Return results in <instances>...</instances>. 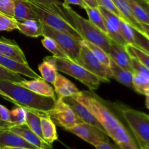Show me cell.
<instances>
[{
  "mask_svg": "<svg viewBox=\"0 0 149 149\" xmlns=\"http://www.w3.org/2000/svg\"><path fill=\"white\" fill-rule=\"evenodd\" d=\"M9 129L15 133L17 134L22 138H24L26 141L34 146L38 149H52V146L50 144H48L43 139L38 136L36 133L33 132L29 127L26 124L21 125H13Z\"/></svg>",
  "mask_w": 149,
  "mask_h": 149,
  "instance_id": "cell-14",
  "label": "cell"
},
{
  "mask_svg": "<svg viewBox=\"0 0 149 149\" xmlns=\"http://www.w3.org/2000/svg\"><path fill=\"white\" fill-rule=\"evenodd\" d=\"M65 131L74 134L93 146L102 142H109V138L106 132L89 124L81 122L72 127L65 129Z\"/></svg>",
  "mask_w": 149,
  "mask_h": 149,
  "instance_id": "cell-10",
  "label": "cell"
},
{
  "mask_svg": "<svg viewBox=\"0 0 149 149\" xmlns=\"http://www.w3.org/2000/svg\"><path fill=\"white\" fill-rule=\"evenodd\" d=\"M128 1L135 18L141 23L149 24V16L145 9L136 0H128Z\"/></svg>",
  "mask_w": 149,
  "mask_h": 149,
  "instance_id": "cell-34",
  "label": "cell"
},
{
  "mask_svg": "<svg viewBox=\"0 0 149 149\" xmlns=\"http://www.w3.org/2000/svg\"><path fill=\"white\" fill-rule=\"evenodd\" d=\"M121 149H139L130 132L122 122L109 135Z\"/></svg>",
  "mask_w": 149,
  "mask_h": 149,
  "instance_id": "cell-17",
  "label": "cell"
},
{
  "mask_svg": "<svg viewBox=\"0 0 149 149\" xmlns=\"http://www.w3.org/2000/svg\"><path fill=\"white\" fill-rule=\"evenodd\" d=\"M63 7L71 18L74 27L81 35L83 40H87L97 45L109 54L111 47L110 38L95 26L90 20L85 19L74 11L69 4L63 2Z\"/></svg>",
  "mask_w": 149,
  "mask_h": 149,
  "instance_id": "cell-2",
  "label": "cell"
},
{
  "mask_svg": "<svg viewBox=\"0 0 149 149\" xmlns=\"http://www.w3.org/2000/svg\"><path fill=\"white\" fill-rule=\"evenodd\" d=\"M98 9L104 17L108 36L119 45L125 47L127 42H125L121 31L120 17L103 7H98Z\"/></svg>",
  "mask_w": 149,
  "mask_h": 149,
  "instance_id": "cell-11",
  "label": "cell"
},
{
  "mask_svg": "<svg viewBox=\"0 0 149 149\" xmlns=\"http://www.w3.org/2000/svg\"><path fill=\"white\" fill-rule=\"evenodd\" d=\"M110 45L111 47L109 53L110 58L123 69L134 72L131 57L126 51L125 47L119 45L112 39L110 40Z\"/></svg>",
  "mask_w": 149,
  "mask_h": 149,
  "instance_id": "cell-15",
  "label": "cell"
},
{
  "mask_svg": "<svg viewBox=\"0 0 149 149\" xmlns=\"http://www.w3.org/2000/svg\"><path fill=\"white\" fill-rule=\"evenodd\" d=\"M109 67L111 70L113 79H115L119 83L127 86V87L132 88L133 72L121 68L111 58L110 66Z\"/></svg>",
  "mask_w": 149,
  "mask_h": 149,
  "instance_id": "cell-27",
  "label": "cell"
},
{
  "mask_svg": "<svg viewBox=\"0 0 149 149\" xmlns=\"http://www.w3.org/2000/svg\"><path fill=\"white\" fill-rule=\"evenodd\" d=\"M36 111L40 116L44 141L48 144L52 145V143L58 138L55 124L52 120L47 111L45 112L40 111Z\"/></svg>",
  "mask_w": 149,
  "mask_h": 149,
  "instance_id": "cell-20",
  "label": "cell"
},
{
  "mask_svg": "<svg viewBox=\"0 0 149 149\" xmlns=\"http://www.w3.org/2000/svg\"><path fill=\"white\" fill-rule=\"evenodd\" d=\"M141 24H142L143 29V34L149 39V24H145V23H141Z\"/></svg>",
  "mask_w": 149,
  "mask_h": 149,
  "instance_id": "cell-50",
  "label": "cell"
},
{
  "mask_svg": "<svg viewBox=\"0 0 149 149\" xmlns=\"http://www.w3.org/2000/svg\"><path fill=\"white\" fill-rule=\"evenodd\" d=\"M27 1L39 4L41 7H44L49 11L52 12L54 14L61 17L64 20H66L68 23H70L71 26H74L72 20L64 10L63 7V3L59 0H27Z\"/></svg>",
  "mask_w": 149,
  "mask_h": 149,
  "instance_id": "cell-24",
  "label": "cell"
},
{
  "mask_svg": "<svg viewBox=\"0 0 149 149\" xmlns=\"http://www.w3.org/2000/svg\"><path fill=\"white\" fill-rule=\"evenodd\" d=\"M125 49L130 56L138 60L141 63L149 69V55L135 45L127 44Z\"/></svg>",
  "mask_w": 149,
  "mask_h": 149,
  "instance_id": "cell-31",
  "label": "cell"
},
{
  "mask_svg": "<svg viewBox=\"0 0 149 149\" xmlns=\"http://www.w3.org/2000/svg\"><path fill=\"white\" fill-rule=\"evenodd\" d=\"M80 44L81 47L77 61V63L97 77H100L103 82H109L110 79H113L110 67L102 63L84 45L82 40L80 41Z\"/></svg>",
  "mask_w": 149,
  "mask_h": 149,
  "instance_id": "cell-6",
  "label": "cell"
},
{
  "mask_svg": "<svg viewBox=\"0 0 149 149\" xmlns=\"http://www.w3.org/2000/svg\"><path fill=\"white\" fill-rule=\"evenodd\" d=\"M131 61H132V65L133 68V71H137V72L142 73V74H146V75L149 77V69L144 66L142 63L139 62L138 60L131 57Z\"/></svg>",
  "mask_w": 149,
  "mask_h": 149,
  "instance_id": "cell-42",
  "label": "cell"
},
{
  "mask_svg": "<svg viewBox=\"0 0 149 149\" xmlns=\"http://www.w3.org/2000/svg\"><path fill=\"white\" fill-rule=\"evenodd\" d=\"M0 149H13V148H10V147H1Z\"/></svg>",
  "mask_w": 149,
  "mask_h": 149,
  "instance_id": "cell-52",
  "label": "cell"
},
{
  "mask_svg": "<svg viewBox=\"0 0 149 149\" xmlns=\"http://www.w3.org/2000/svg\"><path fill=\"white\" fill-rule=\"evenodd\" d=\"M72 96L94 115L104 127L108 136L121 122L104 104L88 93L80 91Z\"/></svg>",
  "mask_w": 149,
  "mask_h": 149,
  "instance_id": "cell-3",
  "label": "cell"
},
{
  "mask_svg": "<svg viewBox=\"0 0 149 149\" xmlns=\"http://www.w3.org/2000/svg\"><path fill=\"white\" fill-rule=\"evenodd\" d=\"M0 120L11 123L10 122V111H9L7 108L1 104H0Z\"/></svg>",
  "mask_w": 149,
  "mask_h": 149,
  "instance_id": "cell-43",
  "label": "cell"
},
{
  "mask_svg": "<svg viewBox=\"0 0 149 149\" xmlns=\"http://www.w3.org/2000/svg\"><path fill=\"white\" fill-rule=\"evenodd\" d=\"M64 3L67 4H75V5L80 6L83 9H84V7L87 6L83 0H64Z\"/></svg>",
  "mask_w": 149,
  "mask_h": 149,
  "instance_id": "cell-45",
  "label": "cell"
},
{
  "mask_svg": "<svg viewBox=\"0 0 149 149\" xmlns=\"http://www.w3.org/2000/svg\"><path fill=\"white\" fill-rule=\"evenodd\" d=\"M26 110L23 106H17L10 111V122L13 125H21L26 123Z\"/></svg>",
  "mask_w": 149,
  "mask_h": 149,
  "instance_id": "cell-35",
  "label": "cell"
},
{
  "mask_svg": "<svg viewBox=\"0 0 149 149\" xmlns=\"http://www.w3.org/2000/svg\"><path fill=\"white\" fill-rule=\"evenodd\" d=\"M120 26L122 34L127 44L135 45V29L122 18H120Z\"/></svg>",
  "mask_w": 149,
  "mask_h": 149,
  "instance_id": "cell-36",
  "label": "cell"
},
{
  "mask_svg": "<svg viewBox=\"0 0 149 149\" xmlns=\"http://www.w3.org/2000/svg\"><path fill=\"white\" fill-rule=\"evenodd\" d=\"M146 10V11L148 13V16H149V4L147 1H146L145 0H136Z\"/></svg>",
  "mask_w": 149,
  "mask_h": 149,
  "instance_id": "cell-48",
  "label": "cell"
},
{
  "mask_svg": "<svg viewBox=\"0 0 149 149\" xmlns=\"http://www.w3.org/2000/svg\"><path fill=\"white\" fill-rule=\"evenodd\" d=\"M39 71L42 74V78L53 85L58 74L55 57L47 56L45 58L43 62L39 65Z\"/></svg>",
  "mask_w": 149,
  "mask_h": 149,
  "instance_id": "cell-26",
  "label": "cell"
},
{
  "mask_svg": "<svg viewBox=\"0 0 149 149\" xmlns=\"http://www.w3.org/2000/svg\"><path fill=\"white\" fill-rule=\"evenodd\" d=\"M17 20L0 13V31H12L17 29Z\"/></svg>",
  "mask_w": 149,
  "mask_h": 149,
  "instance_id": "cell-37",
  "label": "cell"
},
{
  "mask_svg": "<svg viewBox=\"0 0 149 149\" xmlns=\"http://www.w3.org/2000/svg\"><path fill=\"white\" fill-rule=\"evenodd\" d=\"M64 101L68 103L71 109L74 110L76 114L81 120V122L84 123L89 124L90 125L98 128L99 130H102L103 132H106L104 127L102 126L101 124L99 121L94 116V115L87 109L84 106H83L81 103L77 101L73 96H68V97H63ZM107 134V133H106Z\"/></svg>",
  "mask_w": 149,
  "mask_h": 149,
  "instance_id": "cell-12",
  "label": "cell"
},
{
  "mask_svg": "<svg viewBox=\"0 0 149 149\" xmlns=\"http://www.w3.org/2000/svg\"><path fill=\"white\" fill-rule=\"evenodd\" d=\"M15 83L23 87H26L36 94L45 97L56 98L55 90L48 84L47 81H45L42 77L33 79V80L23 79L21 81H15Z\"/></svg>",
  "mask_w": 149,
  "mask_h": 149,
  "instance_id": "cell-13",
  "label": "cell"
},
{
  "mask_svg": "<svg viewBox=\"0 0 149 149\" xmlns=\"http://www.w3.org/2000/svg\"><path fill=\"white\" fill-rule=\"evenodd\" d=\"M13 148V149H31V148Z\"/></svg>",
  "mask_w": 149,
  "mask_h": 149,
  "instance_id": "cell-53",
  "label": "cell"
},
{
  "mask_svg": "<svg viewBox=\"0 0 149 149\" xmlns=\"http://www.w3.org/2000/svg\"><path fill=\"white\" fill-rule=\"evenodd\" d=\"M43 36H47L52 38L68 58L77 63L81 47L80 40L66 32L57 30L45 24H43Z\"/></svg>",
  "mask_w": 149,
  "mask_h": 149,
  "instance_id": "cell-8",
  "label": "cell"
},
{
  "mask_svg": "<svg viewBox=\"0 0 149 149\" xmlns=\"http://www.w3.org/2000/svg\"><path fill=\"white\" fill-rule=\"evenodd\" d=\"M84 45L89 48L90 51L94 54L95 56L103 64H104L106 66H110L111 58L109 55V54L103 50L101 47H100L97 45L92 43V42H88L87 40H82Z\"/></svg>",
  "mask_w": 149,
  "mask_h": 149,
  "instance_id": "cell-33",
  "label": "cell"
},
{
  "mask_svg": "<svg viewBox=\"0 0 149 149\" xmlns=\"http://www.w3.org/2000/svg\"><path fill=\"white\" fill-rule=\"evenodd\" d=\"M0 95H1V97H3V98L5 99V100H8V101L11 102V103H13V104L16 105V106H19L18 103H17V102H16L15 100H14V99H13L11 97H10V96H9L8 95L6 94V93H4V91H2V90H1V89H0Z\"/></svg>",
  "mask_w": 149,
  "mask_h": 149,
  "instance_id": "cell-46",
  "label": "cell"
},
{
  "mask_svg": "<svg viewBox=\"0 0 149 149\" xmlns=\"http://www.w3.org/2000/svg\"><path fill=\"white\" fill-rule=\"evenodd\" d=\"M139 149H148V148H140Z\"/></svg>",
  "mask_w": 149,
  "mask_h": 149,
  "instance_id": "cell-54",
  "label": "cell"
},
{
  "mask_svg": "<svg viewBox=\"0 0 149 149\" xmlns=\"http://www.w3.org/2000/svg\"><path fill=\"white\" fill-rule=\"evenodd\" d=\"M1 147L38 149L9 128L0 130V148Z\"/></svg>",
  "mask_w": 149,
  "mask_h": 149,
  "instance_id": "cell-16",
  "label": "cell"
},
{
  "mask_svg": "<svg viewBox=\"0 0 149 149\" xmlns=\"http://www.w3.org/2000/svg\"><path fill=\"white\" fill-rule=\"evenodd\" d=\"M28 1L30 4L32 10L34 12L35 14L37 16L38 19L43 24L47 25V26L57 29V30L66 32L79 40H83L81 35L77 31V29L74 26H71L70 23H68L66 20H65L60 16L54 14L47 9L41 7L39 4H36L35 3L31 2V1Z\"/></svg>",
  "mask_w": 149,
  "mask_h": 149,
  "instance_id": "cell-7",
  "label": "cell"
},
{
  "mask_svg": "<svg viewBox=\"0 0 149 149\" xmlns=\"http://www.w3.org/2000/svg\"><path fill=\"white\" fill-rule=\"evenodd\" d=\"M0 65L12 72L24 75L33 79L40 77L39 75H38L35 71H33L29 65L22 63L8 57L0 55Z\"/></svg>",
  "mask_w": 149,
  "mask_h": 149,
  "instance_id": "cell-19",
  "label": "cell"
},
{
  "mask_svg": "<svg viewBox=\"0 0 149 149\" xmlns=\"http://www.w3.org/2000/svg\"><path fill=\"white\" fill-rule=\"evenodd\" d=\"M26 109V108H25ZM26 114H27V119H26V125L29 127L33 131L34 133L42 139L44 140L43 135L42 131V124H41L40 116H39L35 110L26 109Z\"/></svg>",
  "mask_w": 149,
  "mask_h": 149,
  "instance_id": "cell-29",
  "label": "cell"
},
{
  "mask_svg": "<svg viewBox=\"0 0 149 149\" xmlns=\"http://www.w3.org/2000/svg\"><path fill=\"white\" fill-rule=\"evenodd\" d=\"M132 89L139 94L144 95L149 89V77L142 73L134 71L132 80Z\"/></svg>",
  "mask_w": 149,
  "mask_h": 149,
  "instance_id": "cell-30",
  "label": "cell"
},
{
  "mask_svg": "<svg viewBox=\"0 0 149 149\" xmlns=\"http://www.w3.org/2000/svg\"><path fill=\"white\" fill-rule=\"evenodd\" d=\"M135 46L138 47L141 49L149 55V39L142 33L135 30Z\"/></svg>",
  "mask_w": 149,
  "mask_h": 149,
  "instance_id": "cell-39",
  "label": "cell"
},
{
  "mask_svg": "<svg viewBox=\"0 0 149 149\" xmlns=\"http://www.w3.org/2000/svg\"><path fill=\"white\" fill-rule=\"evenodd\" d=\"M112 1L121 13L124 20L127 22L137 31L144 33L142 24L134 16L129 1L128 0H112Z\"/></svg>",
  "mask_w": 149,
  "mask_h": 149,
  "instance_id": "cell-21",
  "label": "cell"
},
{
  "mask_svg": "<svg viewBox=\"0 0 149 149\" xmlns=\"http://www.w3.org/2000/svg\"><path fill=\"white\" fill-rule=\"evenodd\" d=\"M119 110L140 148L149 149V115L129 108H121Z\"/></svg>",
  "mask_w": 149,
  "mask_h": 149,
  "instance_id": "cell-4",
  "label": "cell"
},
{
  "mask_svg": "<svg viewBox=\"0 0 149 149\" xmlns=\"http://www.w3.org/2000/svg\"><path fill=\"white\" fill-rule=\"evenodd\" d=\"M17 30L25 36L29 37H39L43 36V23L39 19L17 21Z\"/></svg>",
  "mask_w": 149,
  "mask_h": 149,
  "instance_id": "cell-22",
  "label": "cell"
},
{
  "mask_svg": "<svg viewBox=\"0 0 149 149\" xmlns=\"http://www.w3.org/2000/svg\"><path fill=\"white\" fill-rule=\"evenodd\" d=\"M97 4H98V7H103V8L109 10V11L111 12V13L116 15V16L119 17L120 18L123 19V17H122V14H121L120 12L119 11L117 7L115 6L114 3L113 2L112 0H97Z\"/></svg>",
  "mask_w": 149,
  "mask_h": 149,
  "instance_id": "cell-41",
  "label": "cell"
},
{
  "mask_svg": "<svg viewBox=\"0 0 149 149\" xmlns=\"http://www.w3.org/2000/svg\"><path fill=\"white\" fill-rule=\"evenodd\" d=\"M14 19L17 21L38 19L26 0H14Z\"/></svg>",
  "mask_w": 149,
  "mask_h": 149,
  "instance_id": "cell-25",
  "label": "cell"
},
{
  "mask_svg": "<svg viewBox=\"0 0 149 149\" xmlns=\"http://www.w3.org/2000/svg\"><path fill=\"white\" fill-rule=\"evenodd\" d=\"M42 44L44 47L46 48L49 52H50L55 58H68L65 52L62 50V49L60 47L59 45L52 38L44 36L43 39H42Z\"/></svg>",
  "mask_w": 149,
  "mask_h": 149,
  "instance_id": "cell-32",
  "label": "cell"
},
{
  "mask_svg": "<svg viewBox=\"0 0 149 149\" xmlns=\"http://www.w3.org/2000/svg\"><path fill=\"white\" fill-rule=\"evenodd\" d=\"M0 89L14 99L19 106L40 111H49L55 106L56 98L40 95L15 82L0 80Z\"/></svg>",
  "mask_w": 149,
  "mask_h": 149,
  "instance_id": "cell-1",
  "label": "cell"
},
{
  "mask_svg": "<svg viewBox=\"0 0 149 149\" xmlns=\"http://www.w3.org/2000/svg\"><path fill=\"white\" fill-rule=\"evenodd\" d=\"M95 147L96 149H121L116 145L111 143L109 141V142H102Z\"/></svg>",
  "mask_w": 149,
  "mask_h": 149,
  "instance_id": "cell-44",
  "label": "cell"
},
{
  "mask_svg": "<svg viewBox=\"0 0 149 149\" xmlns=\"http://www.w3.org/2000/svg\"><path fill=\"white\" fill-rule=\"evenodd\" d=\"M24 79L20 77V74H15L0 65V80H6L12 82H15L23 80Z\"/></svg>",
  "mask_w": 149,
  "mask_h": 149,
  "instance_id": "cell-38",
  "label": "cell"
},
{
  "mask_svg": "<svg viewBox=\"0 0 149 149\" xmlns=\"http://www.w3.org/2000/svg\"><path fill=\"white\" fill-rule=\"evenodd\" d=\"M12 126H13V125H12L11 123H9V122L0 120V130L7 129V128H10V127Z\"/></svg>",
  "mask_w": 149,
  "mask_h": 149,
  "instance_id": "cell-49",
  "label": "cell"
},
{
  "mask_svg": "<svg viewBox=\"0 0 149 149\" xmlns=\"http://www.w3.org/2000/svg\"><path fill=\"white\" fill-rule=\"evenodd\" d=\"M0 55L13 58L18 62L29 65L26 57L15 41L4 37L0 38Z\"/></svg>",
  "mask_w": 149,
  "mask_h": 149,
  "instance_id": "cell-18",
  "label": "cell"
},
{
  "mask_svg": "<svg viewBox=\"0 0 149 149\" xmlns=\"http://www.w3.org/2000/svg\"><path fill=\"white\" fill-rule=\"evenodd\" d=\"M144 95L146 96V106L149 110V89L145 92Z\"/></svg>",
  "mask_w": 149,
  "mask_h": 149,
  "instance_id": "cell-51",
  "label": "cell"
},
{
  "mask_svg": "<svg viewBox=\"0 0 149 149\" xmlns=\"http://www.w3.org/2000/svg\"><path fill=\"white\" fill-rule=\"evenodd\" d=\"M53 86L55 87V92L58 95V97L72 96L80 92L74 83L58 73Z\"/></svg>",
  "mask_w": 149,
  "mask_h": 149,
  "instance_id": "cell-23",
  "label": "cell"
},
{
  "mask_svg": "<svg viewBox=\"0 0 149 149\" xmlns=\"http://www.w3.org/2000/svg\"><path fill=\"white\" fill-rule=\"evenodd\" d=\"M83 1H84V3H85V4H87V6H88V7H95V8L98 7L97 0H83Z\"/></svg>",
  "mask_w": 149,
  "mask_h": 149,
  "instance_id": "cell-47",
  "label": "cell"
},
{
  "mask_svg": "<svg viewBox=\"0 0 149 149\" xmlns=\"http://www.w3.org/2000/svg\"><path fill=\"white\" fill-rule=\"evenodd\" d=\"M0 13L14 18V0H0Z\"/></svg>",
  "mask_w": 149,
  "mask_h": 149,
  "instance_id": "cell-40",
  "label": "cell"
},
{
  "mask_svg": "<svg viewBox=\"0 0 149 149\" xmlns=\"http://www.w3.org/2000/svg\"><path fill=\"white\" fill-rule=\"evenodd\" d=\"M57 70L60 72L74 77L78 81L85 84L91 90H96L99 87L103 80L97 77L77 63L71 61L69 58H55Z\"/></svg>",
  "mask_w": 149,
  "mask_h": 149,
  "instance_id": "cell-5",
  "label": "cell"
},
{
  "mask_svg": "<svg viewBox=\"0 0 149 149\" xmlns=\"http://www.w3.org/2000/svg\"><path fill=\"white\" fill-rule=\"evenodd\" d=\"M47 113L54 123L64 130L72 127L77 124L82 122L71 106L64 101L63 97H58L56 99L54 107Z\"/></svg>",
  "mask_w": 149,
  "mask_h": 149,
  "instance_id": "cell-9",
  "label": "cell"
},
{
  "mask_svg": "<svg viewBox=\"0 0 149 149\" xmlns=\"http://www.w3.org/2000/svg\"><path fill=\"white\" fill-rule=\"evenodd\" d=\"M84 10L87 12V15H88L89 20L95 26L100 29L103 33L108 36L107 30H106V25H105L104 17L103 15L101 14L100 11L99 10L98 7L95 8V7H90L88 6H86L84 7Z\"/></svg>",
  "mask_w": 149,
  "mask_h": 149,
  "instance_id": "cell-28",
  "label": "cell"
},
{
  "mask_svg": "<svg viewBox=\"0 0 149 149\" xmlns=\"http://www.w3.org/2000/svg\"><path fill=\"white\" fill-rule=\"evenodd\" d=\"M145 1H147V2H148V4H149V0H145Z\"/></svg>",
  "mask_w": 149,
  "mask_h": 149,
  "instance_id": "cell-55",
  "label": "cell"
}]
</instances>
